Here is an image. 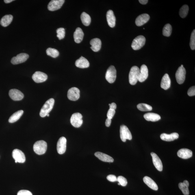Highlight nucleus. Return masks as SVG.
Returning a JSON list of instances; mask_svg holds the SVG:
<instances>
[{"label": "nucleus", "mask_w": 195, "mask_h": 195, "mask_svg": "<svg viewBox=\"0 0 195 195\" xmlns=\"http://www.w3.org/2000/svg\"><path fill=\"white\" fill-rule=\"evenodd\" d=\"M54 103L55 100L53 98L48 100L41 109L40 113V116L44 118L47 116L53 109Z\"/></svg>", "instance_id": "nucleus-1"}, {"label": "nucleus", "mask_w": 195, "mask_h": 195, "mask_svg": "<svg viewBox=\"0 0 195 195\" xmlns=\"http://www.w3.org/2000/svg\"><path fill=\"white\" fill-rule=\"evenodd\" d=\"M47 149V144L45 141L40 140L35 143L33 150L37 154L41 155L46 153Z\"/></svg>", "instance_id": "nucleus-2"}, {"label": "nucleus", "mask_w": 195, "mask_h": 195, "mask_svg": "<svg viewBox=\"0 0 195 195\" xmlns=\"http://www.w3.org/2000/svg\"><path fill=\"white\" fill-rule=\"evenodd\" d=\"M140 69L138 67L134 66L132 67L129 72V82L132 85H135L138 81Z\"/></svg>", "instance_id": "nucleus-3"}, {"label": "nucleus", "mask_w": 195, "mask_h": 195, "mask_svg": "<svg viewBox=\"0 0 195 195\" xmlns=\"http://www.w3.org/2000/svg\"><path fill=\"white\" fill-rule=\"evenodd\" d=\"M146 38L143 36H139L134 39L132 43L131 47L135 50H140L145 44Z\"/></svg>", "instance_id": "nucleus-4"}, {"label": "nucleus", "mask_w": 195, "mask_h": 195, "mask_svg": "<svg viewBox=\"0 0 195 195\" xmlns=\"http://www.w3.org/2000/svg\"><path fill=\"white\" fill-rule=\"evenodd\" d=\"M120 137L122 140L124 142L126 140H131L132 138L131 132L127 126L122 125L120 127Z\"/></svg>", "instance_id": "nucleus-5"}, {"label": "nucleus", "mask_w": 195, "mask_h": 195, "mask_svg": "<svg viewBox=\"0 0 195 195\" xmlns=\"http://www.w3.org/2000/svg\"><path fill=\"white\" fill-rule=\"evenodd\" d=\"M106 79L109 83H112L115 81L116 78V70L114 66L109 67L106 74Z\"/></svg>", "instance_id": "nucleus-6"}, {"label": "nucleus", "mask_w": 195, "mask_h": 195, "mask_svg": "<svg viewBox=\"0 0 195 195\" xmlns=\"http://www.w3.org/2000/svg\"><path fill=\"white\" fill-rule=\"evenodd\" d=\"M83 116L80 113H74L70 118V122L72 125L75 128H79L83 123Z\"/></svg>", "instance_id": "nucleus-7"}, {"label": "nucleus", "mask_w": 195, "mask_h": 195, "mask_svg": "<svg viewBox=\"0 0 195 195\" xmlns=\"http://www.w3.org/2000/svg\"><path fill=\"white\" fill-rule=\"evenodd\" d=\"M12 157L15 159L16 163H24L25 162L26 158L24 154L23 151L18 149L13 150Z\"/></svg>", "instance_id": "nucleus-8"}, {"label": "nucleus", "mask_w": 195, "mask_h": 195, "mask_svg": "<svg viewBox=\"0 0 195 195\" xmlns=\"http://www.w3.org/2000/svg\"><path fill=\"white\" fill-rule=\"evenodd\" d=\"M186 71L184 67H180L178 69L176 73V81L179 84H181L184 83L185 79Z\"/></svg>", "instance_id": "nucleus-9"}, {"label": "nucleus", "mask_w": 195, "mask_h": 195, "mask_svg": "<svg viewBox=\"0 0 195 195\" xmlns=\"http://www.w3.org/2000/svg\"><path fill=\"white\" fill-rule=\"evenodd\" d=\"M64 2V0H53L48 5V9L51 11L59 10L62 6Z\"/></svg>", "instance_id": "nucleus-10"}, {"label": "nucleus", "mask_w": 195, "mask_h": 195, "mask_svg": "<svg viewBox=\"0 0 195 195\" xmlns=\"http://www.w3.org/2000/svg\"><path fill=\"white\" fill-rule=\"evenodd\" d=\"M67 96L68 99L70 101H77L80 97V91L79 89L76 87L70 89L68 92Z\"/></svg>", "instance_id": "nucleus-11"}, {"label": "nucleus", "mask_w": 195, "mask_h": 195, "mask_svg": "<svg viewBox=\"0 0 195 195\" xmlns=\"http://www.w3.org/2000/svg\"><path fill=\"white\" fill-rule=\"evenodd\" d=\"M29 56L27 54L20 53L16 57H13L11 62L14 65L18 64L25 62L29 58Z\"/></svg>", "instance_id": "nucleus-12"}, {"label": "nucleus", "mask_w": 195, "mask_h": 195, "mask_svg": "<svg viewBox=\"0 0 195 195\" xmlns=\"http://www.w3.org/2000/svg\"><path fill=\"white\" fill-rule=\"evenodd\" d=\"M9 95L11 99L15 101H19L23 99L24 95L23 93L16 89H12L9 91Z\"/></svg>", "instance_id": "nucleus-13"}, {"label": "nucleus", "mask_w": 195, "mask_h": 195, "mask_svg": "<svg viewBox=\"0 0 195 195\" xmlns=\"http://www.w3.org/2000/svg\"><path fill=\"white\" fill-rule=\"evenodd\" d=\"M67 140L64 137H60L59 139L57 144V150L60 154L65 153L66 150Z\"/></svg>", "instance_id": "nucleus-14"}, {"label": "nucleus", "mask_w": 195, "mask_h": 195, "mask_svg": "<svg viewBox=\"0 0 195 195\" xmlns=\"http://www.w3.org/2000/svg\"><path fill=\"white\" fill-rule=\"evenodd\" d=\"M32 79L35 82L42 83L45 81L48 78L47 75L45 73L40 71H37L32 76Z\"/></svg>", "instance_id": "nucleus-15"}, {"label": "nucleus", "mask_w": 195, "mask_h": 195, "mask_svg": "<svg viewBox=\"0 0 195 195\" xmlns=\"http://www.w3.org/2000/svg\"><path fill=\"white\" fill-rule=\"evenodd\" d=\"M151 156L153 159V163L154 166L158 171H161L163 170V164L162 161L157 154L152 152L151 153Z\"/></svg>", "instance_id": "nucleus-16"}, {"label": "nucleus", "mask_w": 195, "mask_h": 195, "mask_svg": "<svg viewBox=\"0 0 195 195\" xmlns=\"http://www.w3.org/2000/svg\"><path fill=\"white\" fill-rule=\"evenodd\" d=\"M148 77V69L145 65L143 64L141 67L138 81L142 83L145 81Z\"/></svg>", "instance_id": "nucleus-17"}, {"label": "nucleus", "mask_w": 195, "mask_h": 195, "mask_svg": "<svg viewBox=\"0 0 195 195\" xmlns=\"http://www.w3.org/2000/svg\"><path fill=\"white\" fill-rule=\"evenodd\" d=\"M149 15L146 14H144L140 15L135 20V23L138 27L142 26L144 24L147 23L150 19Z\"/></svg>", "instance_id": "nucleus-18"}, {"label": "nucleus", "mask_w": 195, "mask_h": 195, "mask_svg": "<svg viewBox=\"0 0 195 195\" xmlns=\"http://www.w3.org/2000/svg\"><path fill=\"white\" fill-rule=\"evenodd\" d=\"M106 18L107 23L109 27L111 28L115 27L116 24V18L112 10H109L108 11Z\"/></svg>", "instance_id": "nucleus-19"}, {"label": "nucleus", "mask_w": 195, "mask_h": 195, "mask_svg": "<svg viewBox=\"0 0 195 195\" xmlns=\"http://www.w3.org/2000/svg\"><path fill=\"white\" fill-rule=\"evenodd\" d=\"M177 154L178 157L182 159H187L192 157L193 153L190 150L187 148H182L179 150Z\"/></svg>", "instance_id": "nucleus-20"}, {"label": "nucleus", "mask_w": 195, "mask_h": 195, "mask_svg": "<svg viewBox=\"0 0 195 195\" xmlns=\"http://www.w3.org/2000/svg\"><path fill=\"white\" fill-rule=\"evenodd\" d=\"M100 160L104 162L112 163L114 162V159L110 156L104 154L101 152H96L94 154Z\"/></svg>", "instance_id": "nucleus-21"}, {"label": "nucleus", "mask_w": 195, "mask_h": 195, "mask_svg": "<svg viewBox=\"0 0 195 195\" xmlns=\"http://www.w3.org/2000/svg\"><path fill=\"white\" fill-rule=\"evenodd\" d=\"M91 49L93 51L98 52L100 50L101 47L102 42L101 40L98 38L92 39L90 42Z\"/></svg>", "instance_id": "nucleus-22"}, {"label": "nucleus", "mask_w": 195, "mask_h": 195, "mask_svg": "<svg viewBox=\"0 0 195 195\" xmlns=\"http://www.w3.org/2000/svg\"><path fill=\"white\" fill-rule=\"evenodd\" d=\"M75 65L78 68H85L89 67L90 64L87 59L84 57H81L76 61Z\"/></svg>", "instance_id": "nucleus-23"}, {"label": "nucleus", "mask_w": 195, "mask_h": 195, "mask_svg": "<svg viewBox=\"0 0 195 195\" xmlns=\"http://www.w3.org/2000/svg\"><path fill=\"white\" fill-rule=\"evenodd\" d=\"M179 135L177 133H173L171 134L163 133L161 135V140L166 141H172L179 138Z\"/></svg>", "instance_id": "nucleus-24"}, {"label": "nucleus", "mask_w": 195, "mask_h": 195, "mask_svg": "<svg viewBox=\"0 0 195 195\" xmlns=\"http://www.w3.org/2000/svg\"><path fill=\"white\" fill-rule=\"evenodd\" d=\"M171 81L168 74H165L161 79V88L165 90H167L170 88Z\"/></svg>", "instance_id": "nucleus-25"}, {"label": "nucleus", "mask_w": 195, "mask_h": 195, "mask_svg": "<svg viewBox=\"0 0 195 195\" xmlns=\"http://www.w3.org/2000/svg\"><path fill=\"white\" fill-rule=\"evenodd\" d=\"M84 33L82 30L80 28H77L74 33V40L76 43L79 44L83 41Z\"/></svg>", "instance_id": "nucleus-26"}, {"label": "nucleus", "mask_w": 195, "mask_h": 195, "mask_svg": "<svg viewBox=\"0 0 195 195\" xmlns=\"http://www.w3.org/2000/svg\"><path fill=\"white\" fill-rule=\"evenodd\" d=\"M143 181L147 185H148L150 188L153 189V190H157L158 189L157 184L151 178L148 177V176H145L143 179Z\"/></svg>", "instance_id": "nucleus-27"}, {"label": "nucleus", "mask_w": 195, "mask_h": 195, "mask_svg": "<svg viewBox=\"0 0 195 195\" xmlns=\"http://www.w3.org/2000/svg\"><path fill=\"white\" fill-rule=\"evenodd\" d=\"M144 118L148 121L155 122L161 119V117L159 115L154 113H148L145 114Z\"/></svg>", "instance_id": "nucleus-28"}, {"label": "nucleus", "mask_w": 195, "mask_h": 195, "mask_svg": "<svg viewBox=\"0 0 195 195\" xmlns=\"http://www.w3.org/2000/svg\"><path fill=\"white\" fill-rule=\"evenodd\" d=\"M13 17L12 15H9L3 16L1 20V24L3 27H7L11 23Z\"/></svg>", "instance_id": "nucleus-29"}, {"label": "nucleus", "mask_w": 195, "mask_h": 195, "mask_svg": "<svg viewBox=\"0 0 195 195\" xmlns=\"http://www.w3.org/2000/svg\"><path fill=\"white\" fill-rule=\"evenodd\" d=\"M23 113V110H21L17 111L10 117L8 120L9 122L12 123L17 121L21 118Z\"/></svg>", "instance_id": "nucleus-30"}, {"label": "nucleus", "mask_w": 195, "mask_h": 195, "mask_svg": "<svg viewBox=\"0 0 195 195\" xmlns=\"http://www.w3.org/2000/svg\"><path fill=\"white\" fill-rule=\"evenodd\" d=\"M81 18L83 25L86 26L89 25L91 22L90 17L88 14L83 12L81 14Z\"/></svg>", "instance_id": "nucleus-31"}, {"label": "nucleus", "mask_w": 195, "mask_h": 195, "mask_svg": "<svg viewBox=\"0 0 195 195\" xmlns=\"http://www.w3.org/2000/svg\"><path fill=\"white\" fill-rule=\"evenodd\" d=\"M172 27L170 24H167L164 26L163 29V34L166 37H169L171 34Z\"/></svg>", "instance_id": "nucleus-32"}, {"label": "nucleus", "mask_w": 195, "mask_h": 195, "mask_svg": "<svg viewBox=\"0 0 195 195\" xmlns=\"http://www.w3.org/2000/svg\"><path fill=\"white\" fill-rule=\"evenodd\" d=\"M137 108L139 110L142 111H151L153 109L151 106L143 103L139 104L137 106Z\"/></svg>", "instance_id": "nucleus-33"}, {"label": "nucleus", "mask_w": 195, "mask_h": 195, "mask_svg": "<svg viewBox=\"0 0 195 195\" xmlns=\"http://www.w3.org/2000/svg\"><path fill=\"white\" fill-rule=\"evenodd\" d=\"M46 54L54 58H56L58 56L59 54V52L57 50L53 48H49L46 50Z\"/></svg>", "instance_id": "nucleus-34"}, {"label": "nucleus", "mask_w": 195, "mask_h": 195, "mask_svg": "<svg viewBox=\"0 0 195 195\" xmlns=\"http://www.w3.org/2000/svg\"><path fill=\"white\" fill-rule=\"evenodd\" d=\"M189 10V7L187 5H184L181 7L180 9L179 15L181 18H185L187 16L188 14Z\"/></svg>", "instance_id": "nucleus-35"}, {"label": "nucleus", "mask_w": 195, "mask_h": 195, "mask_svg": "<svg viewBox=\"0 0 195 195\" xmlns=\"http://www.w3.org/2000/svg\"><path fill=\"white\" fill-rule=\"evenodd\" d=\"M179 188L181 190L182 192L184 195H189V191L188 187L186 185L183 183H180L179 184Z\"/></svg>", "instance_id": "nucleus-36"}, {"label": "nucleus", "mask_w": 195, "mask_h": 195, "mask_svg": "<svg viewBox=\"0 0 195 195\" xmlns=\"http://www.w3.org/2000/svg\"><path fill=\"white\" fill-rule=\"evenodd\" d=\"M57 37L59 40H62L64 38L65 36V30L63 28H59L57 30Z\"/></svg>", "instance_id": "nucleus-37"}, {"label": "nucleus", "mask_w": 195, "mask_h": 195, "mask_svg": "<svg viewBox=\"0 0 195 195\" xmlns=\"http://www.w3.org/2000/svg\"><path fill=\"white\" fill-rule=\"evenodd\" d=\"M190 46L192 50L195 49V30L193 31L191 35Z\"/></svg>", "instance_id": "nucleus-38"}, {"label": "nucleus", "mask_w": 195, "mask_h": 195, "mask_svg": "<svg viewBox=\"0 0 195 195\" xmlns=\"http://www.w3.org/2000/svg\"><path fill=\"white\" fill-rule=\"evenodd\" d=\"M118 181L122 186L125 187L127 185L128 182L127 179L122 176H119L117 178Z\"/></svg>", "instance_id": "nucleus-39"}, {"label": "nucleus", "mask_w": 195, "mask_h": 195, "mask_svg": "<svg viewBox=\"0 0 195 195\" xmlns=\"http://www.w3.org/2000/svg\"><path fill=\"white\" fill-rule=\"evenodd\" d=\"M115 114V110L111 109H109L107 114V118L112 119Z\"/></svg>", "instance_id": "nucleus-40"}, {"label": "nucleus", "mask_w": 195, "mask_h": 195, "mask_svg": "<svg viewBox=\"0 0 195 195\" xmlns=\"http://www.w3.org/2000/svg\"><path fill=\"white\" fill-rule=\"evenodd\" d=\"M17 195H33L32 193L29 190H23L19 191Z\"/></svg>", "instance_id": "nucleus-41"}, {"label": "nucleus", "mask_w": 195, "mask_h": 195, "mask_svg": "<svg viewBox=\"0 0 195 195\" xmlns=\"http://www.w3.org/2000/svg\"><path fill=\"white\" fill-rule=\"evenodd\" d=\"M187 94L189 96H193L195 95V87L193 86L189 89L187 91Z\"/></svg>", "instance_id": "nucleus-42"}, {"label": "nucleus", "mask_w": 195, "mask_h": 195, "mask_svg": "<svg viewBox=\"0 0 195 195\" xmlns=\"http://www.w3.org/2000/svg\"><path fill=\"white\" fill-rule=\"evenodd\" d=\"M107 179L111 182H114L118 181L116 176L112 174H110L107 176Z\"/></svg>", "instance_id": "nucleus-43"}, {"label": "nucleus", "mask_w": 195, "mask_h": 195, "mask_svg": "<svg viewBox=\"0 0 195 195\" xmlns=\"http://www.w3.org/2000/svg\"><path fill=\"white\" fill-rule=\"evenodd\" d=\"M111 123V119L107 118L106 120L105 125L107 127H109L110 126Z\"/></svg>", "instance_id": "nucleus-44"}, {"label": "nucleus", "mask_w": 195, "mask_h": 195, "mask_svg": "<svg viewBox=\"0 0 195 195\" xmlns=\"http://www.w3.org/2000/svg\"><path fill=\"white\" fill-rule=\"evenodd\" d=\"M109 109H114L115 110L116 109V105L115 103H112L111 104H109Z\"/></svg>", "instance_id": "nucleus-45"}, {"label": "nucleus", "mask_w": 195, "mask_h": 195, "mask_svg": "<svg viewBox=\"0 0 195 195\" xmlns=\"http://www.w3.org/2000/svg\"><path fill=\"white\" fill-rule=\"evenodd\" d=\"M139 2L142 5H146L148 3V1L147 0H139Z\"/></svg>", "instance_id": "nucleus-46"}, {"label": "nucleus", "mask_w": 195, "mask_h": 195, "mask_svg": "<svg viewBox=\"0 0 195 195\" xmlns=\"http://www.w3.org/2000/svg\"><path fill=\"white\" fill-rule=\"evenodd\" d=\"M184 184H185L187 186V187L189 186V182L187 180H184V181L183 183Z\"/></svg>", "instance_id": "nucleus-47"}, {"label": "nucleus", "mask_w": 195, "mask_h": 195, "mask_svg": "<svg viewBox=\"0 0 195 195\" xmlns=\"http://www.w3.org/2000/svg\"><path fill=\"white\" fill-rule=\"evenodd\" d=\"M13 1H14V0H5L4 2L5 3H9Z\"/></svg>", "instance_id": "nucleus-48"}, {"label": "nucleus", "mask_w": 195, "mask_h": 195, "mask_svg": "<svg viewBox=\"0 0 195 195\" xmlns=\"http://www.w3.org/2000/svg\"><path fill=\"white\" fill-rule=\"evenodd\" d=\"M49 116H50V115H49V114H48L47 115V116H48V117H49Z\"/></svg>", "instance_id": "nucleus-49"}, {"label": "nucleus", "mask_w": 195, "mask_h": 195, "mask_svg": "<svg viewBox=\"0 0 195 195\" xmlns=\"http://www.w3.org/2000/svg\"><path fill=\"white\" fill-rule=\"evenodd\" d=\"M181 66L182 67H183V65H181Z\"/></svg>", "instance_id": "nucleus-50"}]
</instances>
